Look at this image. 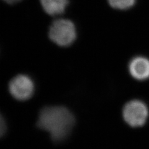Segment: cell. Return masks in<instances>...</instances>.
<instances>
[{"label": "cell", "instance_id": "obj_1", "mask_svg": "<svg viewBox=\"0 0 149 149\" xmlns=\"http://www.w3.org/2000/svg\"><path fill=\"white\" fill-rule=\"evenodd\" d=\"M74 116L63 106L45 107L40 111L37 126L48 132L55 142L66 139L74 125Z\"/></svg>", "mask_w": 149, "mask_h": 149}, {"label": "cell", "instance_id": "obj_2", "mask_svg": "<svg viewBox=\"0 0 149 149\" xmlns=\"http://www.w3.org/2000/svg\"><path fill=\"white\" fill-rule=\"evenodd\" d=\"M49 36L51 40L61 47L72 45L77 37V31L73 22L65 19H58L51 24Z\"/></svg>", "mask_w": 149, "mask_h": 149}, {"label": "cell", "instance_id": "obj_3", "mask_svg": "<svg viewBox=\"0 0 149 149\" xmlns=\"http://www.w3.org/2000/svg\"><path fill=\"white\" fill-rule=\"evenodd\" d=\"M147 106L141 100H132L125 104L123 110L124 120L130 126L141 127L146 124L148 117Z\"/></svg>", "mask_w": 149, "mask_h": 149}, {"label": "cell", "instance_id": "obj_4", "mask_svg": "<svg viewBox=\"0 0 149 149\" xmlns=\"http://www.w3.org/2000/svg\"><path fill=\"white\" fill-rule=\"evenodd\" d=\"M9 90L15 99L26 101L31 98L34 91V84L26 74H18L9 82Z\"/></svg>", "mask_w": 149, "mask_h": 149}, {"label": "cell", "instance_id": "obj_5", "mask_svg": "<svg viewBox=\"0 0 149 149\" xmlns=\"http://www.w3.org/2000/svg\"><path fill=\"white\" fill-rule=\"evenodd\" d=\"M129 71L136 80H147L149 78V59L142 56L134 57L129 62Z\"/></svg>", "mask_w": 149, "mask_h": 149}, {"label": "cell", "instance_id": "obj_6", "mask_svg": "<svg viewBox=\"0 0 149 149\" xmlns=\"http://www.w3.org/2000/svg\"><path fill=\"white\" fill-rule=\"evenodd\" d=\"M44 10L50 16H58L65 12L69 0H40Z\"/></svg>", "mask_w": 149, "mask_h": 149}, {"label": "cell", "instance_id": "obj_7", "mask_svg": "<svg viewBox=\"0 0 149 149\" xmlns=\"http://www.w3.org/2000/svg\"><path fill=\"white\" fill-rule=\"evenodd\" d=\"M109 5L114 9L125 10L132 7L136 0H108Z\"/></svg>", "mask_w": 149, "mask_h": 149}, {"label": "cell", "instance_id": "obj_8", "mask_svg": "<svg viewBox=\"0 0 149 149\" xmlns=\"http://www.w3.org/2000/svg\"><path fill=\"white\" fill-rule=\"evenodd\" d=\"M6 130V125L5 120H4V118L1 114H0V137H1L5 133Z\"/></svg>", "mask_w": 149, "mask_h": 149}, {"label": "cell", "instance_id": "obj_9", "mask_svg": "<svg viewBox=\"0 0 149 149\" xmlns=\"http://www.w3.org/2000/svg\"><path fill=\"white\" fill-rule=\"evenodd\" d=\"M3 1L7 3L8 4H15L19 1H21V0H3Z\"/></svg>", "mask_w": 149, "mask_h": 149}]
</instances>
